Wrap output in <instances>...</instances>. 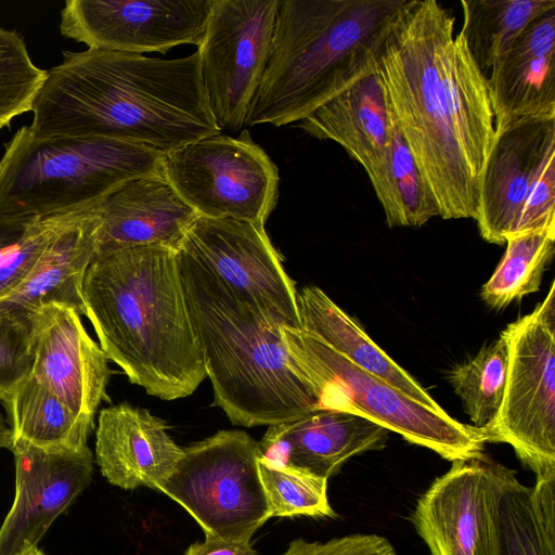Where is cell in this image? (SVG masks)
<instances>
[{
    "label": "cell",
    "mask_w": 555,
    "mask_h": 555,
    "mask_svg": "<svg viewBox=\"0 0 555 555\" xmlns=\"http://www.w3.org/2000/svg\"><path fill=\"white\" fill-rule=\"evenodd\" d=\"M34 362L30 375L76 414L94 421L107 399L112 374L101 346L73 308L48 304L34 311Z\"/></svg>",
    "instance_id": "18"
},
{
    "label": "cell",
    "mask_w": 555,
    "mask_h": 555,
    "mask_svg": "<svg viewBox=\"0 0 555 555\" xmlns=\"http://www.w3.org/2000/svg\"><path fill=\"white\" fill-rule=\"evenodd\" d=\"M2 404L10 417L13 438L40 448H85L94 429V421L76 414L31 375Z\"/></svg>",
    "instance_id": "25"
},
{
    "label": "cell",
    "mask_w": 555,
    "mask_h": 555,
    "mask_svg": "<svg viewBox=\"0 0 555 555\" xmlns=\"http://www.w3.org/2000/svg\"><path fill=\"white\" fill-rule=\"evenodd\" d=\"M179 249L280 326L301 327L295 284L263 224L197 217Z\"/></svg>",
    "instance_id": "13"
},
{
    "label": "cell",
    "mask_w": 555,
    "mask_h": 555,
    "mask_svg": "<svg viewBox=\"0 0 555 555\" xmlns=\"http://www.w3.org/2000/svg\"><path fill=\"white\" fill-rule=\"evenodd\" d=\"M389 430L351 412L315 409L296 420L269 425L259 454L330 479L352 456L380 450Z\"/></svg>",
    "instance_id": "19"
},
{
    "label": "cell",
    "mask_w": 555,
    "mask_h": 555,
    "mask_svg": "<svg viewBox=\"0 0 555 555\" xmlns=\"http://www.w3.org/2000/svg\"><path fill=\"white\" fill-rule=\"evenodd\" d=\"M461 5V34L475 64L488 79L527 25L554 9L555 1L462 0Z\"/></svg>",
    "instance_id": "27"
},
{
    "label": "cell",
    "mask_w": 555,
    "mask_h": 555,
    "mask_svg": "<svg viewBox=\"0 0 555 555\" xmlns=\"http://www.w3.org/2000/svg\"><path fill=\"white\" fill-rule=\"evenodd\" d=\"M297 304L304 331L317 336L352 364L416 401L438 411L443 410L412 375L379 348L321 288L304 287L297 293Z\"/></svg>",
    "instance_id": "24"
},
{
    "label": "cell",
    "mask_w": 555,
    "mask_h": 555,
    "mask_svg": "<svg viewBox=\"0 0 555 555\" xmlns=\"http://www.w3.org/2000/svg\"><path fill=\"white\" fill-rule=\"evenodd\" d=\"M297 127L341 145L366 171L388 227H402L391 172L395 118L376 70L325 102Z\"/></svg>",
    "instance_id": "16"
},
{
    "label": "cell",
    "mask_w": 555,
    "mask_h": 555,
    "mask_svg": "<svg viewBox=\"0 0 555 555\" xmlns=\"http://www.w3.org/2000/svg\"><path fill=\"white\" fill-rule=\"evenodd\" d=\"M183 555H259L251 541L225 540L205 537L203 542L192 543Z\"/></svg>",
    "instance_id": "36"
},
{
    "label": "cell",
    "mask_w": 555,
    "mask_h": 555,
    "mask_svg": "<svg viewBox=\"0 0 555 555\" xmlns=\"http://www.w3.org/2000/svg\"><path fill=\"white\" fill-rule=\"evenodd\" d=\"M163 154L107 138H37L24 126L0 158V215L41 218L94 206L129 180L163 175Z\"/></svg>",
    "instance_id": "6"
},
{
    "label": "cell",
    "mask_w": 555,
    "mask_h": 555,
    "mask_svg": "<svg viewBox=\"0 0 555 555\" xmlns=\"http://www.w3.org/2000/svg\"><path fill=\"white\" fill-rule=\"evenodd\" d=\"M454 23L436 0H405L385 33L375 70L439 217L475 219L494 113L487 79Z\"/></svg>",
    "instance_id": "1"
},
{
    "label": "cell",
    "mask_w": 555,
    "mask_h": 555,
    "mask_svg": "<svg viewBox=\"0 0 555 555\" xmlns=\"http://www.w3.org/2000/svg\"><path fill=\"white\" fill-rule=\"evenodd\" d=\"M162 173L198 217L266 224L279 197V170L244 129L163 154Z\"/></svg>",
    "instance_id": "10"
},
{
    "label": "cell",
    "mask_w": 555,
    "mask_h": 555,
    "mask_svg": "<svg viewBox=\"0 0 555 555\" xmlns=\"http://www.w3.org/2000/svg\"><path fill=\"white\" fill-rule=\"evenodd\" d=\"M280 0H214L198 46L206 99L220 129L245 127L264 74Z\"/></svg>",
    "instance_id": "11"
},
{
    "label": "cell",
    "mask_w": 555,
    "mask_h": 555,
    "mask_svg": "<svg viewBox=\"0 0 555 555\" xmlns=\"http://www.w3.org/2000/svg\"><path fill=\"white\" fill-rule=\"evenodd\" d=\"M35 218L9 217L0 215V257L24 233L28 223Z\"/></svg>",
    "instance_id": "37"
},
{
    "label": "cell",
    "mask_w": 555,
    "mask_h": 555,
    "mask_svg": "<svg viewBox=\"0 0 555 555\" xmlns=\"http://www.w3.org/2000/svg\"><path fill=\"white\" fill-rule=\"evenodd\" d=\"M516 481L515 470L487 454L453 461L411 515L430 555H499V504Z\"/></svg>",
    "instance_id": "12"
},
{
    "label": "cell",
    "mask_w": 555,
    "mask_h": 555,
    "mask_svg": "<svg viewBox=\"0 0 555 555\" xmlns=\"http://www.w3.org/2000/svg\"><path fill=\"white\" fill-rule=\"evenodd\" d=\"M554 159L555 118H520L495 130L475 218L485 241L503 244L514 235L529 194Z\"/></svg>",
    "instance_id": "17"
},
{
    "label": "cell",
    "mask_w": 555,
    "mask_h": 555,
    "mask_svg": "<svg viewBox=\"0 0 555 555\" xmlns=\"http://www.w3.org/2000/svg\"><path fill=\"white\" fill-rule=\"evenodd\" d=\"M508 371L486 442L509 444L535 480L555 477V281L544 300L502 332Z\"/></svg>",
    "instance_id": "8"
},
{
    "label": "cell",
    "mask_w": 555,
    "mask_h": 555,
    "mask_svg": "<svg viewBox=\"0 0 555 555\" xmlns=\"http://www.w3.org/2000/svg\"><path fill=\"white\" fill-rule=\"evenodd\" d=\"M508 371V347L501 333L468 361L454 366L448 379L460 397L472 425L483 431L493 424L503 401Z\"/></svg>",
    "instance_id": "29"
},
{
    "label": "cell",
    "mask_w": 555,
    "mask_h": 555,
    "mask_svg": "<svg viewBox=\"0 0 555 555\" xmlns=\"http://www.w3.org/2000/svg\"><path fill=\"white\" fill-rule=\"evenodd\" d=\"M164 420L128 403L100 411L95 461L107 481L125 490L159 489L178 465L183 448Z\"/></svg>",
    "instance_id": "21"
},
{
    "label": "cell",
    "mask_w": 555,
    "mask_h": 555,
    "mask_svg": "<svg viewBox=\"0 0 555 555\" xmlns=\"http://www.w3.org/2000/svg\"><path fill=\"white\" fill-rule=\"evenodd\" d=\"M282 339L292 372L319 408L359 414L451 462L485 455V435L473 425L416 401L301 327H282Z\"/></svg>",
    "instance_id": "7"
},
{
    "label": "cell",
    "mask_w": 555,
    "mask_h": 555,
    "mask_svg": "<svg viewBox=\"0 0 555 555\" xmlns=\"http://www.w3.org/2000/svg\"><path fill=\"white\" fill-rule=\"evenodd\" d=\"M37 138L99 137L167 153L220 133L198 53L179 59L87 49L64 51L33 104Z\"/></svg>",
    "instance_id": "2"
},
{
    "label": "cell",
    "mask_w": 555,
    "mask_h": 555,
    "mask_svg": "<svg viewBox=\"0 0 555 555\" xmlns=\"http://www.w3.org/2000/svg\"><path fill=\"white\" fill-rule=\"evenodd\" d=\"M391 172L402 227L418 228L430 218L439 216L436 202L420 173L396 120L392 131Z\"/></svg>",
    "instance_id": "34"
},
{
    "label": "cell",
    "mask_w": 555,
    "mask_h": 555,
    "mask_svg": "<svg viewBox=\"0 0 555 555\" xmlns=\"http://www.w3.org/2000/svg\"><path fill=\"white\" fill-rule=\"evenodd\" d=\"M179 267L214 405L233 425L296 420L319 403L292 372L282 326L178 249Z\"/></svg>",
    "instance_id": "5"
},
{
    "label": "cell",
    "mask_w": 555,
    "mask_h": 555,
    "mask_svg": "<svg viewBox=\"0 0 555 555\" xmlns=\"http://www.w3.org/2000/svg\"><path fill=\"white\" fill-rule=\"evenodd\" d=\"M95 206L72 211L28 278L0 301L31 311L48 304H59L85 314L83 281L96 254L100 224Z\"/></svg>",
    "instance_id": "23"
},
{
    "label": "cell",
    "mask_w": 555,
    "mask_h": 555,
    "mask_svg": "<svg viewBox=\"0 0 555 555\" xmlns=\"http://www.w3.org/2000/svg\"><path fill=\"white\" fill-rule=\"evenodd\" d=\"M214 0H67L61 10L64 37L88 49L165 54L199 46Z\"/></svg>",
    "instance_id": "14"
},
{
    "label": "cell",
    "mask_w": 555,
    "mask_h": 555,
    "mask_svg": "<svg viewBox=\"0 0 555 555\" xmlns=\"http://www.w3.org/2000/svg\"><path fill=\"white\" fill-rule=\"evenodd\" d=\"M15 495L0 526V555H24L37 547L54 520L89 486L93 454L47 449L13 438Z\"/></svg>",
    "instance_id": "15"
},
{
    "label": "cell",
    "mask_w": 555,
    "mask_h": 555,
    "mask_svg": "<svg viewBox=\"0 0 555 555\" xmlns=\"http://www.w3.org/2000/svg\"><path fill=\"white\" fill-rule=\"evenodd\" d=\"M281 555H397L391 543L375 533H352L325 542L293 540Z\"/></svg>",
    "instance_id": "35"
},
{
    "label": "cell",
    "mask_w": 555,
    "mask_h": 555,
    "mask_svg": "<svg viewBox=\"0 0 555 555\" xmlns=\"http://www.w3.org/2000/svg\"><path fill=\"white\" fill-rule=\"evenodd\" d=\"M82 299L107 359L150 396L185 398L207 377L177 249L150 245L96 255Z\"/></svg>",
    "instance_id": "3"
},
{
    "label": "cell",
    "mask_w": 555,
    "mask_h": 555,
    "mask_svg": "<svg viewBox=\"0 0 555 555\" xmlns=\"http://www.w3.org/2000/svg\"><path fill=\"white\" fill-rule=\"evenodd\" d=\"M24 555H46V554L42 551H40L38 547H35Z\"/></svg>",
    "instance_id": "39"
},
{
    "label": "cell",
    "mask_w": 555,
    "mask_h": 555,
    "mask_svg": "<svg viewBox=\"0 0 555 555\" xmlns=\"http://www.w3.org/2000/svg\"><path fill=\"white\" fill-rule=\"evenodd\" d=\"M13 443V434L11 427L8 425V422L4 420L2 414L0 413V449H11Z\"/></svg>",
    "instance_id": "38"
},
{
    "label": "cell",
    "mask_w": 555,
    "mask_h": 555,
    "mask_svg": "<svg viewBox=\"0 0 555 555\" xmlns=\"http://www.w3.org/2000/svg\"><path fill=\"white\" fill-rule=\"evenodd\" d=\"M258 456V441L247 433L219 430L183 448L158 491L180 504L205 537L251 541L271 518Z\"/></svg>",
    "instance_id": "9"
},
{
    "label": "cell",
    "mask_w": 555,
    "mask_h": 555,
    "mask_svg": "<svg viewBox=\"0 0 555 555\" xmlns=\"http://www.w3.org/2000/svg\"><path fill=\"white\" fill-rule=\"evenodd\" d=\"M505 243V254L480 291L481 299L493 309H504L540 289L543 272L554 255L555 231L515 235Z\"/></svg>",
    "instance_id": "28"
},
{
    "label": "cell",
    "mask_w": 555,
    "mask_h": 555,
    "mask_svg": "<svg viewBox=\"0 0 555 555\" xmlns=\"http://www.w3.org/2000/svg\"><path fill=\"white\" fill-rule=\"evenodd\" d=\"M34 311L0 301V401L3 403L30 375Z\"/></svg>",
    "instance_id": "32"
},
{
    "label": "cell",
    "mask_w": 555,
    "mask_h": 555,
    "mask_svg": "<svg viewBox=\"0 0 555 555\" xmlns=\"http://www.w3.org/2000/svg\"><path fill=\"white\" fill-rule=\"evenodd\" d=\"M499 555H555V477L516 481L498 511Z\"/></svg>",
    "instance_id": "26"
},
{
    "label": "cell",
    "mask_w": 555,
    "mask_h": 555,
    "mask_svg": "<svg viewBox=\"0 0 555 555\" xmlns=\"http://www.w3.org/2000/svg\"><path fill=\"white\" fill-rule=\"evenodd\" d=\"M72 211L33 219L22 236L2 253L0 300L10 296L28 278Z\"/></svg>",
    "instance_id": "33"
},
{
    "label": "cell",
    "mask_w": 555,
    "mask_h": 555,
    "mask_svg": "<svg viewBox=\"0 0 555 555\" xmlns=\"http://www.w3.org/2000/svg\"><path fill=\"white\" fill-rule=\"evenodd\" d=\"M95 207V256L150 245L178 250L198 217L163 175L129 180Z\"/></svg>",
    "instance_id": "20"
},
{
    "label": "cell",
    "mask_w": 555,
    "mask_h": 555,
    "mask_svg": "<svg viewBox=\"0 0 555 555\" xmlns=\"http://www.w3.org/2000/svg\"><path fill=\"white\" fill-rule=\"evenodd\" d=\"M487 83L495 130L520 118H555V8L527 25Z\"/></svg>",
    "instance_id": "22"
},
{
    "label": "cell",
    "mask_w": 555,
    "mask_h": 555,
    "mask_svg": "<svg viewBox=\"0 0 555 555\" xmlns=\"http://www.w3.org/2000/svg\"><path fill=\"white\" fill-rule=\"evenodd\" d=\"M405 0H280L270 57L245 127L300 121L375 72Z\"/></svg>",
    "instance_id": "4"
},
{
    "label": "cell",
    "mask_w": 555,
    "mask_h": 555,
    "mask_svg": "<svg viewBox=\"0 0 555 555\" xmlns=\"http://www.w3.org/2000/svg\"><path fill=\"white\" fill-rule=\"evenodd\" d=\"M46 76L23 38L15 30L0 28V130L16 116L31 112Z\"/></svg>",
    "instance_id": "31"
},
{
    "label": "cell",
    "mask_w": 555,
    "mask_h": 555,
    "mask_svg": "<svg viewBox=\"0 0 555 555\" xmlns=\"http://www.w3.org/2000/svg\"><path fill=\"white\" fill-rule=\"evenodd\" d=\"M257 464L270 517L336 516L327 496L328 479L260 454Z\"/></svg>",
    "instance_id": "30"
}]
</instances>
